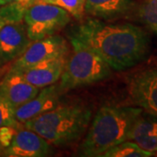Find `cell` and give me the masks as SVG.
I'll return each instance as SVG.
<instances>
[{
	"label": "cell",
	"instance_id": "8",
	"mask_svg": "<svg viewBox=\"0 0 157 157\" xmlns=\"http://www.w3.org/2000/svg\"><path fill=\"white\" fill-rule=\"evenodd\" d=\"M50 145L42 136L22 124L17 129L11 144L5 148V156L44 157L49 155Z\"/></svg>",
	"mask_w": 157,
	"mask_h": 157
},
{
	"label": "cell",
	"instance_id": "7",
	"mask_svg": "<svg viewBox=\"0 0 157 157\" xmlns=\"http://www.w3.org/2000/svg\"><path fill=\"white\" fill-rule=\"evenodd\" d=\"M68 45L66 39L59 35H51L33 41L17 59L11 70L21 71L36 64L58 57L67 56Z\"/></svg>",
	"mask_w": 157,
	"mask_h": 157
},
{
	"label": "cell",
	"instance_id": "23",
	"mask_svg": "<svg viewBox=\"0 0 157 157\" xmlns=\"http://www.w3.org/2000/svg\"><path fill=\"white\" fill-rule=\"evenodd\" d=\"M4 24H5V23H4V21H3V20L1 19V17H0V29H1V27H2V25H3Z\"/></svg>",
	"mask_w": 157,
	"mask_h": 157
},
{
	"label": "cell",
	"instance_id": "12",
	"mask_svg": "<svg viewBox=\"0 0 157 157\" xmlns=\"http://www.w3.org/2000/svg\"><path fill=\"white\" fill-rule=\"evenodd\" d=\"M0 90L13 107L16 108L32 100L40 89L29 83L18 72L10 70L0 84Z\"/></svg>",
	"mask_w": 157,
	"mask_h": 157
},
{
	"label": "cell",
	"instance_id": "18",
	"mask_svg": "<svg viewBox=\"0 0 157 157\" xmlns=\"http://www.w3.org/2000/svg\"><path fill=\"white\" fill-rule=\"evenodd\" d=\"M14 107L3 94L0 90V128L3 126H11L19 128L22 124L17 122L14 116Z\"/></svg>",
	"mask_w": 157,
	"mask_h": 157
},
{
	"label": "cell",
	"instance_id": "20",
	"mask_svg": "<svg viewBox=\"0 0 157 157\" xmlns=\"http://www.w3.org/2000/svg\"><path fill=\"white\" fill-rule=\"evenodd\" d=\"M39 0H17L16 2H17L20 6H22L23 8L26 9L27 7L31 6L32 5H33L35 3L39 2Z\"/></svg>",
	"mask_w": 157,
	"mask_h": 157
},
{
	"label": "cell",
	"instance_id": "19",
	"mask_svg": "<svg viewBox=\"0 0 157 157\" xmlns=\"http://www.w3.org/2000/svg\"><path fill=\"white\" fill-rule=\"evenodd\" d=\"M17 128L11 126H3L0 128V145L4 148L11 144Z\"/></svg>",
	"mask_w": 157,
	"mask_h": 157
},
{
	"label": "cell",
	"instance_id": "14",
	"mask_svg": "<svg viewBox=\"0 0 157 157\" xmlns=\"http://www.w3.org/2000/svg\"><path fill=\"white\" fill-rule=\"evenodd\" d=\"M131 7V0H86L85 13L95 18L113 19L125 15Z\"/></svg>",
	"mask_w": 157,
	"mask_h": 157
},
{
	"label": "cell",
	"instance_id": "4",
	"mask_svg": "<svg viewBox=\"0 0 157 157\" xmlns=\"http://www.w3.org/2000/svg\"><path fill=\"white\" fill-rule=\"evenodd\" d=\"M73 52L67 59L59 78V89L66 92L105 79L112 73V68L89 47L72 37Z\"/></svg>",
	"mask_w": 157,
	"mask_h": 157
},
{
	"label": "cell",
	"instance_id": "11",
	"mask_svg": "<svg viewBox=\"0 0 157 157\" xmlns=\"http://www.w3.org/2000/svg\"><path fill=\"white\" fill-rule=\"evenodd\" d=\"M67 57L48 59L18 72L29 83L39 89L56 83L61 77ZM14 71V70H12Z\"/></svg>",
	"mask_w": 157,
	"mask_h": 157
},
{
	"label": "cell",
	"instance_id": "9",
	"mask_svg": "<svg viewBox=\"0 0 157 157\" xmlns=\"http://www.w3.org/2000/svg\"><path fill=\"white\" fill-rule=\"evenodd\" d=\"M61 93L59 86L55 84L41 88L38 94L32 100L14 109L16 121L24 124L56 107L59 105Z\"/></svg>",
	"mask_w": 157,
	"mask_h": 157
},
{
	"label": "cell",
	"instance_id": "16",
	"mask_svg": "<svg viewBox=\"0 0 157 157\" xmlns=\"http://www.w3.org/2000/svg\"><path fill=\"white\" fill-rule=\"evenodd\" d=\"M137 15L141 22L157 34V0H143L138 7Z\"/></svg>",
	"mask_w": 157,
	"mask_h": 157
},
{
	"label": "cell",
	"instance_id": "15",
	"mask_svg": "<svg viewBox=\"0 0 157 157\" xmlns=\"http://www.w3.org/2000/svg\"><path fill=\"white\" fill-rule=\"evenodd\" d=\"M154 155L150 152L145 151L135 142L125 140L123 142L107 149L103 157H147Z\"/></svg>",
	"mask_w": 157,
	"mask_h": 157
},
{
	"label": "cell",
	"instance_id": "21",
	"mask_svg": "<svg viewBox=\"0 0 157 157\" xmlns=\"http://www.w3.org/2000/svg\"><path fill=\"white\" fill-rule=\"evenodd\" d=\"M17 0H3L4 2V5H6V4H10V3H13V2H16Z\"/></svg>",
	"mask_w": 157,
	"mask_h": 157
},
{
	"label": "cell",
	"instance_id": "10",
	"mask_svg": "<svg viewBox=\"0 0 157 157\" xmlns=\"http://www.w3.org/2000/svg\"><path fill=\"white\" fill-rule=\"evenodd\" d=\"M32 42L23 21L5 23L0 29V59L10 61L18 58Z\"/></svg>",
	"mask_w": 157,
	"mask_h": 157
},
{
	"label": "cell",
	"instance_id": "2",
	"mask_svg": "<svg viewBox=\"0 0 157 157\" xmlns=\"http://www.w3.org/2000/svg\"><path fill=\"white\" fill-rule=\"evenodd\" d=\"M142 112L138 107H101L87 128L80 155L101 156L107 149L128 140L130 130Z\"/></svg>",
	"mask_w": 157,
	"mask_h": 157
},
{
	"label": "cell",
	"instance_id": "13",
	"mask_svg": "<svg viewBox=\"0 0 157 157\" xmlns=\"http://www.w3.org/2000/svg\"><path fill=\"white\" fill-rule=\"evenodd\" d=\"M128 140L133 141L143 150L157 153V118L140 114L130 130Z\"/></svg>",
	"mask_w": 157,
	"mask_h": 157
},
{
	"label": "cell",
	"instance_id": "6",
	"mask_svg": "<svg viewBox=\"0 0 157 157\" xmlns=\"http://www.w3.org/2000/svg\"><path fill=\"white\" fill-rule=\"evenodd\" d=\"M128 90L136 107L157 118V67L131 75L128 81Z\"/></svg>",
	"mask_w": 157,
	"mask_h": 157
},
{
	"label": "cell",
	"instance_id": "5",
	"mask_svg": "<svg viewBox=\"0 0 157 157\" xmlns=\"http://www.w3.org/2000/svg\"><path fill=\"white\" fill-rule=\"evenodd\" d=\"M28 37L36 41L56 34L71 21V15L59 6L37 2L27 7L23 17Z\"/></svg>",
	"mask_w": 157,
	"mask_h": 157
},
{
	"label": "cell",
	"instance_id": "3",
	"mask_svg": "<svg viewBox=\"0 0 157 157\" xmlns=\"http://www.w3.org/2000/svg\"><path fill=\"white\" fill-rule=\"evenodd\" d=\"M92 111L79 104L58 105L23 124L52 145L63 146L79 140L87 131Z\"/></svg>",
	"mask_w": 157,
	"mask_h": 157
},
{
	"label": "cell",
	"instance_id": "22",
	"mask_svg": "<svg viewBox=\"0 0 157 157\" xmlns=\"http://www.w3.org/2000/svg\"><path fill=\"white\" fill-rule=\"evenodd\" d=\"M1 155H5V148L0 145V156Z\"/></svg>",
	"mask_w": 157,
	"mask_h": 157
},
{
	"label": "cell",
	"instance_id": "24",
	"mask_svg": "<svg viewBox=\"0 0 157 157\" xmlns=\"http://www.w3.org/2000/svg\"><path fill=\"white\" fill-rule=\"evenodd\" d=\"M4 6V2H3V0H0V6Z\"/></svg>",
	"mask_w": 157,
	"mask_h": 157
},
{
	"label": "cell",
	"instance_id": "17",
	"mask_svg": "<svg viewBox=\"0 0 157 157\" xmlns=\"http://www.w3.org/2000/svg\"><path fill=\"white\" fill-rule=\"evenodd\" d=\"M39 2H45L59 6L77 19H81L85 14L86 0H39Z\"/></svg>",
	"mask_w": 157,
	"mask_h": 157
},
{
	"label": "cell",
	"instance_id": "1",
	"mask_svg": "<svg viewBox=\"0 0 157 157\" xmlns=\"http://www.w3.org/2000/svg\"><path fill=\"white\" fill-rule=\"evenodd\" d=\"M73 37L115 71L134 67L149 52L147 35L132 24H109L100 18H88L78 25Z\"/></svg>",
	"mask_w": 157,
	"mask_h": 157
}]
</instances>
